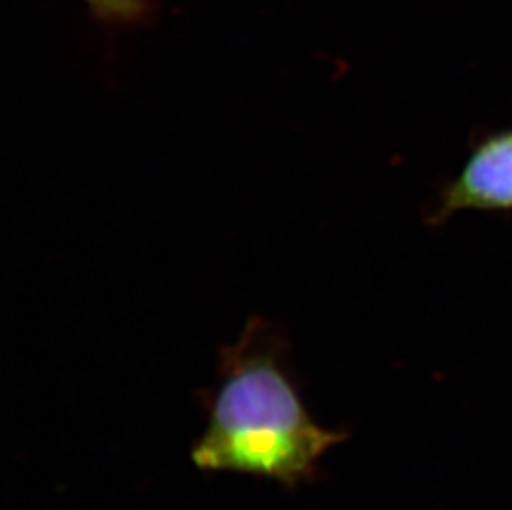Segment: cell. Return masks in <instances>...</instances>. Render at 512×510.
Masks as SVG:
<instances>
[{"label": "cell", "mask_w": 512, "mask_h": 510, "mask_svg": "<svg viewBox=\"0 0 512 510\" xmlns=\"http://www.w3.org/2000/svg\"><path fill=\"white\" fill-rule=\"evenodd\" d=\"M461 211H512V130L478 141L463 168L441 189L428 222L436 226Z\"/></svg>", "instance_id": "obj_2"}, {"label": "cell", "mask_w": 512, "mask_h": 510, "mask_svg": "<svg viewBox=\"0 0 512 510\" xmlns=\"http://www.w3.org/2000/svg\"><path fill=\"white\" fill-rule=\"evenodd\" d=\"M208 424L191 449L201 471L239 472L287 489L312 481L347 433L315 423L300 395L290 343L279 325L252 318L219 353L218 381L204 398Z\"/></svg>", "instance_id": "obj_1"}, {"label": "cell", "mask_w": 512, "mask_h": 510, "mask_svg": "<svg viewBox=\"0 0 512 510\" xmlns=\"http://www.w3.org/2000/svg\"><path fill=\"white\" fill-rule=\"evenodd\" d=\"M108 19H131L140 14L143 0H87Z\"/></svg>", "instance_id": "obj_3"}]
</instances>
